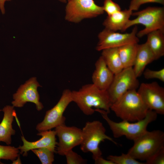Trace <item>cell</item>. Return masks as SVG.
I'll list each match as a JSON object with an SVG mask.
<instances>
[{"mask_svg": "<svg viewBox=\"0 0 164 164\" xmlns=\"http://www.w3.org/2000/svg\"><path fill=\"white\" fill-rule=\"evenodd\" d=\"M31 150L38 157L42 164H52L54 161L55 152L46 148Z\"/></svg>", "mask_w": 164, "mask_h": 164, "instance_id": "cell-22", "label": "cell"}, {"mask_svg": "<svg viewBox=\"0 0 164 164\" xmlns=\"http://www.w3.org/2000/svg\"><path fill=\"white\" fill-rule=\"evenodd\" d=\"M37 135L41 136L39 140L33 142L27 140L23 136H21L23 145L18 147L20 153L23 156H26L28 152L33 149L46 148L56 152V148L57 142L56 141V133L51 130L39 132Z\"/></svg>", "mask_w": 164, "mask_h": 164, "instance_id": "cell-14", "label": "cell"}, {"mask_svg": "<svg viewBox=\"0 0 164 164\" xmlns=\"http://www.w3.org/2000/svg\"><path fill=\"white\" fill-rule=\"evenodd\" d=\"M138 27L135 26L131 32L120 33L105 29L98 35L99 41L96 49L101 51L109 48H118L130 44L138 43L139 38L137 36Z\"/></svg>", "mask_w": 164, "mask_h": 164, "instance_id": "cell-10", "label": "cell"}, {"mask_svg": "<svg viewBox=\"0 0 164 164\" xmlns=\"http://www.w3.org/2000/svg\"><path fill=\"white\" fill-rule=\"evenodd\" d=\"M14 108L13 106L6 105L2 110L3 116L0 123V142H4L8 145L11 144L12 136L15 133L12 126L15 114Z\"/></svg>", "mask_w": 164, "mask_h": 164, "instance_id": "cell-16", "label": "cell"}, {"mask_svg": "<svg viewBox=\"0 0 164 164\" xmlns=\"http://www.w3.org/2000/svg\"><path fill=\"white\" fill-rule=\"evenodd\" d=\"M19 150L18 148L10 145H0V160L5 159L12 161L18 157Z\"/></svg>", "mask_w": 164, "mask_h": 164, "instance_id": "cell-24", "label": "cell"}, {"mask_svg": "<svg viewBox=\"0 0 164 164\" xmlns=\"http://www.w3.org/2000/svg\"><path fill=\"white\" fill-rule=\"evenodd\" d=\"M104 12L110 15L121 10L120 5L112 0H104L102 6Z\"/></svg>", "mask_w": 164, "mask_h": 164, "instance_id": "cell-27", "label": "cell"}, {"mask_svg": "<svg viewBox=\"0 0 164 164\" xmlns=\"http://www.w3.org/2000/svg\"><path fill=\"white\" fill-rule=\"evenodd\" d=\"M65 10V19L75 23L96 17L104 12L103 7L97 5L94 0H69Z\"/></svg>", "mask_w": 164, "mask_h": 164, "instance_id": "cell-8", "label": "cell"}, {"mask_svg": "<svg viewBox=\"0 0 164 164\" xmlns=\"http://www.w3.org/2000/svg\"><path fill=\"white\" fill-rule=\"evenodd\" d=\"M132 12L128 9L117 12L108 15L103 24L106 29L114 32L120 30L122 32Z\"/></svg>", "mask_w": 164, "mask_h": 164, "instance_id": "cell-18", "label": "cell"}, {"mask_svg": "<svg viewBox=\"0 0 164 164\" xmlns=\"http://www.w3.org/2000/svg\"><path fill=\"white\" fill-rule=\"evenodd\" d=\"M93 159L96 164H114L111 161L104 159L102 155L95 158Z\"/></svg>", "mask_w": 164, "mask_h": 164, "instance_id": "cell-30", "label": "cell"}, {"mask_svg": "<svg viewBox=\"0 0 164 164\" xmlns=\"http://www.w3.org/2000/svg\"><path fill=\"white\" fill-rule=\"evenodd\" d=\"M95 111L99 112L107 122L114 137L117 138L124 136L133 141L147 131L148 126L156 120L158 114L155 111L149 109L145 118L141 120L134 123L124 120L117 122L111 120L105 111L100 109H95Z\"/></svg>", "mask_w": 164, "mask_h": 164, "instance_id": "cell-3", "label": "cell"}, {"mask_svg": "<svg viewBox=\"0 0 164 164\" xmlns=\"http://www.w3.org/2000/svg\"><path fill=\"white\" fill-rule=\"evenodd\" d=\"M139 83L132 67L124 68L114 76L107 90L111 104L118 100L128 91L136 90Z\"/></svg>", "mask_w": 164, "mask_h": 164, "instance_id": "cell-9", "label": "cell"}, {"mask_svg": "<svg viewBox=\"0 0 164 164\" xmlns=\"http://www.w3.org/2000/svg\"><path fill=\"white\" fill-rule=\"evenodd\" d=\"M95 66L92 76V84L100 90L107 91L114 75L108 67L101 56L97 60Z\"/></svg>", "mask_w": 164, "mask_h": 164, "instance_id": "cell-15", "label": "cell"}, {"mask_svg": "<svg viewBox=\"0 0 164 164\" xmlns=\"http://www.w3.org/2000/svg\"><path fill=\"white\" fill-rule=\"evenodd\" d=\"M138 43L125 45L118 48L124 69L133 67L135 58Z\"/></svg>", "mask_w": 164, "mask_h": 164, "instance_id": "cell-21", "label": "cell"}, {"mask_svg": "<svg viewBox=\"0 0 164 164\" xmlns=\"http://www.w3.org/2000/svg\"><path fill=\"white\" fill-rule=\"evenodd\" d=\"M137 91L148 109L164 114V88L156 82L142 83Z\"/></svg>", "mask_w": 164, "mask_h": 164, "instance_id": "cell-11", "label": "cell"}, {"mask_svg": "<svg viewBox=\"0 0 164 164\" xmlns=\"http://www.w3.org/2000/svg\"><path fill=\"white\" fill-rule=\"evenodd\" d=\"M145 78L147 79H158L164 82V69L158 70H154L149 68L144 70L142 73Z\"/></svg>", "mask_w": 164, "mask_h": 164, "instance_id": "cell-26", "label": "cell"}, {"mask_svg": "<svg viewBox=\"0 0 164 164\" xmlns=\"http://www.w3.org/2000/svg\"><path fill=\"white\" fill-rule=\"evenodd\" d=\"M133 141L128 153L136 160L146 162L164 147V133L160 130L147 131Z\"/></svg>", "mask_w": 164, "mask_h": 164, "instance_id": "cell-4", "label": "cell"}, {"mask_svg": "<svg viewBox=\"0 0 164 164\" xmlns=\"http://www.w3.org/2000/svg\"><path fill=\"white\" fill-rule=\"evenodd\" d=\"M101 56L109 69L116 74L121 71L124 67L119 56L118 48H111L102 50Z\"/></svg>", "mask_w": 164, "mask_h": 164, "instance_id": "cell-20", "label": "cell"}, {"mask_svg": "<svg viewBox=\"0 0 164 164\" xmlns=\"http://www.w3.org/2000/svg\"><path fill=\"white\" fill-rule=\"evenodd\" d=\"M56 135L58 138L56 152L64 156L74 147L80 145L82 140V129L74 126H67L65 124L55 128Z\"/></svg>", "mask_w": 164, "mask_h": 164, "instance_id": "cell-12", "label": "cell"}, {"mask_svg": "<svg viewBox=\"0 0 164 164\" xmlns=\"http://www.w3.org/2000/svg\"><path fill=\"white\" fill-rule=\"evenodd\" d=\"M60 1L62 2H63V3H67L68 1H69V0H59Z\"/></svg>", "mask_w": 164, "mask_h": 164, "instance_id": "cell-33", "label": "cell"}, {"mask_svg": "<svg viewBox=\"0 0 164 164\" xmlns=\"http://www.w3.org/2000/svg\"><path fill=\"white\" fill-rule=\"evenodd\" d=\"M145 163L146 164H164V147Z\"/></svg>", "mask_w": 164, "mask_h": 164, "instance_id": "cell-29", "label": "cell"}, {"mask_svg": "<svg viewBox=\"0 0 164 164\" xmlns=\"http://www.w3.org/2000/svg\"><path fill=\"white\" fill-rule=\"evenodd\" d=\"M155 60L153 55L146 42L141 44H138L132 67L136 77H140L147 65Z\"/></svg>", "mask_w": 164, "mask_h": 164, "instance_id": "cell-17", "label": "cell"}, {"mask_svg": "<svg viewBox=\"0 0 164 164\" xmlns=\"http://www.w3.org/2000/svg\"><path fill=\"white\" fill-rule=\"evenodd\" d=\"M132 15L136 17L132 20H129L122 32L131 26L137 24H142L145 27L144 29L137 32L136 36L138 38L155 30H164L163 7H149L142 10L132 12Z\"/></svg>", "mask_w": 164, "mask_h": 164, "instance_id": "cell-5", "label": "cell"}, {"mask_svg": "<svg viewBox=\"0 0 164 164\" xmlns=\"http://www.w3.org/2000/svg\"><path fill=\"white\" fill-rule=\"evenodd\" d=\"M148 3H156L163 5L164 0H132L128 9L132 11H138L142 5Z\"/></svg>", "mask_w": 164, "mask_h": 164, "instance_id": "cell-28", "label": "cell"}, {"mask_svg": "<svg viewBox=\"0 0 164 164\" xmlns=\"http://www.w3.org/2000/svg\"><path fill=\"white\" fill-rule=\"evenodd\" d=\"M12 164H22V162L20 158L19 154L17 158L14 160L12 161Z\"/></svg>", "mask_w": 164, "mask_h": 164, "instance_id": "cell-32", "label": "cell"}, {"mask_svg": "<svg viewBox=\"0 0 164 164\" xmlns=\"http://www.w3.org/2000/svg\"><path fill=\"white\" fill-rule=\"evenodd\" d=\"M148 110L136 90L128 91L110 107L117 117L129 122L143 119Z\"/></svg>", "mask_w": 164, "mask_h": 164, "instance_id": "cell-2", "label": "cell"}, {"mask_svg": "<svg viewBox=\"0 0 164 164\" xmlns=\"http://www.w3.org/2000/svg\"><path fill=\"white\" fill-rule=\"evenodd\" d=\"M82 140L80 145L81 150L84 153L91 152L93 159L102 155L99 145L101 142L108 140L117 145V143L106 134L102 123L95 120L87 122L83 129Z\"/></svg>", "mask_w": 164, "mask_h": 164, "instance_id": "cell-6", "label": "cell"}, {"mask_svg": "<svg viewBox=\"0 0 164 164\" xmlns=\"http://www.w3.org/2000/svg\"><path fill=\"white\" fill-rule=\"evenodd\" d=\"M72 102V91L65 89L57 103L46 112L43 121L37 125L36 130L39 132L49 130L65 124L66 118L63 114Z\"/></svg>", "mask_w": 164, "mask_h": 164, "instance_id": "cell-7", "label": "cell"}, {"mask_svg": "<svg viewBox=\"0 0 164 164\" xmlns=\"http://www.w3.org/2000/svg\"><path fill=\"white\" fill-rule=\"evenodd\" d=\"M12 0H0V10L2 14H5V4L6 1H9Z\"/></svg>", "mask_w": 164, "mask_h": 164, "instance_id": "cell-31", "label": "cell"}, {"mask_svg": "<svg viewBox=\"0 0 164 164\" xmlns=\"http://www.w3.org/2000/svg\"><path fill=\"white\" fill-rule=\"evenodd\" d=\"M64 156L67 164H84L87 163L86 160L72 150L68 152Z\"/></svg>", "mask_w": 164, "mask_h": 164, "instance_id": "cell-25", "label": "cell"}, {"mask_svg": "<svg viewBox=\"0 0 164 164\" xmlns=\"http://www.w3.org/2000/svg\"><path fill=\"white\" fill-rule=\"evenodd\" d=\"M72 97L73 102L86 115L93 114L95 111L93 108L104 110L108 114L110 112L111 103L107 91L100 90L93 84L72 91Z\"/></svg>", "mask_w": 164, "mask_h": 164, "instance_id": "cell-1", "label": "cell"}, {"mask_svg": "<svg viewBox=\"0 0 164 164\" xmlns=\"http://www.w3.org/2000/svg\"><path fill=\"white\" fill-rule=\"evenodd\" d=\"M41 86L37 81L36 77H32L26 81L19 88L16 93L13 94V101L12 102L14 107L21 108L27 102L34 103L38 111L43 108L39 101V96L37 88Z\"/></svg>", "mask_w": 164, "mask_h": 164, "instance_id": "cell-13", "label": "cell"}, {"mask_svg": "<svg viewBox=\"0 0 164 164\" xmlns=\"http://www.w3.org/2000/svg\"><path fill=\"white\" fill-rule=\"evenodd\" d=\"M107 159L114 164H145V162L138 161L133 158L128 153H122L119 156L110 155Z\"/></svg>", "mask_w": 164, "mask_h": 164, "instance_id": "cell-23", "label": "cell"}, {"mask_svg": "<svg viewBox=\"0 0 164 164\" xmlns=\"http://www.w3.org/2000/svg\"><path fill=\"white\" fill-rule=\"evenodd\" d=\"M146 42L156 60L164 55V30L158 29L147 35Z\"/></svg>", "mask_w": 164, "mask_h": 164, "instance_id": "cell-19", "label": "cell"}]
</instances>
